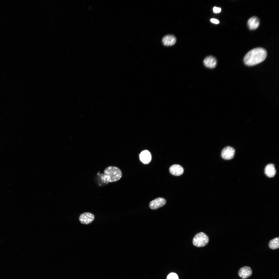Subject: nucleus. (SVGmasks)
<instances>
[{
    "mask_svg": "<svg viewBox=\"0 0 279 279\" xmlns=\"http://www.w3.org/2000/svg\"><path fill=\"white\" fill-rule=\"evenodd\" d=\"M210 21L216 24H218L219 23V21L218 20L214 18L211 19H210Z\"/></svg>",
    "mask_w": 279,
    "mask_h": 279,
    "instance_id": "17",
    "label": "nucleus"
},
{
    "mask_svg": "<svg viewBox=\"0 0 279 279\" xmlns=\"http://www.w3.org/2000/svg\"><path fill=\"white\" fill-rule=\"evenodd\" d=\"M209 241L208 236L204 233L201 232L195 236L192 240V243L196 247H202L206 246Z\"/></svg>",
    "mask_w": 279,
    "mask_h": 279,
    "instance_id": "3",
    "label": "nucleus"
},
{
    "mask_svg": "<svg viewBox=\"0 0 279 279\" xmlns=\"http://www.w3.org/2000/svg\"><path fill=\"white\" fill-rule=\"evenodd\" d=\"M169 171L172 175L179 176L182 175L184 172V169L181 166L178 164L172 165L169 168Z\"/></svg>",
    "mask_w": 279,
    "mask_h": 279,
    "instance_id": "12",
    "label": "nucleus"
},
{
    "mask_svg": "<svg viewBox=\"0 0 279 279\" xmlns=\"http://www.w3.org/2000/svg\"><path fill=\"white\" fill-rule=\"evenodd\" d=\"M213 10L214 13H219L221 11V9L220 8L215 6L213 9Z\"/></svg>",
    "mask_w": 279,
    "mask_h": 279,
    "instance_id": "16",
    "label": "nucleus"
},
{
    "mask_svg": "<svg viewBox=\"0 0 279 279\" xmlns=\"http://www.w3.org/2000/svg\"><path fill=\"white\" fill-rule=\"evenodd\" d=\"M235 150L233 147L228 146L224 147L221 152V156L224 159L228 160L233 159L234 157Z\"/></svg>",
    "mask_w": 279,
    "mask_h": 279,
    "instance_id": "6",
    "label": "nucleus"
},
{
    "mask_svg": "<svg viewBox=\"0 0 279 279\" xmlns=\"http://www.w3.org/2000/svg\"><path fill=\"white\" fill-rule=\"evenodd\" d=\"M166 203V200L164 198L159 197L151 201L149 203L150 208L155 210L164 205Z\"/></svg>",
    "mask_w": 279,
    "mask_h": 279,
    "instance_id": "5",
    "label": "nucleus"
},
{
    "mask_svg": "<svg viewBox=\"0 0 279 279\" xmlns=\"http://www.w3.org/2000/svg\"><path fill=\"white\" fill-rule=\"evenodd\" d=\"M139 157L140 161L145 164L149 163L151 160V154L150 152L147 150L142 151L140 153Z\"/></svg>",
    "mask_w": 279,
    "mask_h": 279,
    "instance_id": "11",
    "label": "nucleus"
},
{
    "mask_svg": "<svg viewBox=\"0 0 279 279\" xmlns=\"http://www.w3.org/2000/svg\"><path fill=\"white\" fill-rule=\"evenodd\" d=\"M122 175L121 170L118 167L115 166H109L106 168L104 174H101L98 176L101 183L108 184L109 182H115L119 180Z\"/></svg>",
    "mask_w": 279,
    "mask_h": 279,
    "instance_id": "2",
    "label": "nucleus"
},
{
    "mask_svg": "<svg viewBox=\"0 0 279 279\" xmlns=\"http://www.w3.org/2000/svg\"><path fill=\"white\" fill-rule=\"evenodd\" d=\"M252 274V271L250 267L246 266L241 268L238 272L239 276L243 279H246L250 277Z\"/></svg>",
    "mask_w": 279,
    "mask_h": 279,
    "instance_id": "7",
    "label": "nucleus"
},
{
    "mask_svg": "<svg viewBox=\"0 0 279 279\" xmlns=\"http://www.w3.org/2000/svg\"><path fill=\"white\" fill-rule=\"evenodd\" d=\"M269 247L272 250L278 249L279 247V237L275 238L270 241L268 244Z\"/></svg>",
    "mask_w": 279,
    "mask_h": 279,
    "instance_id": "14",
    "label": "nucleus"
},
{
    "mask_svg": "<svg viewBox=\"0 0 279 279\" xmlns=\"http://www.w3.org/2000/svg\"><path fill=\"white\" fill-rule=\"evenodd\" d=\"M203 63L205 66L208 68H214L217 65V60L215 57L212 56H208L204 59Z\"/></svg>",
    "mask_w": 279,
    "mask_h": 279,
    "instance_id": "8",
    "label": "nucleus"
},
{
    "mask_svg": "<svg viewBox=\"0 0 279 279\" xmlns=\"http://www.w3.org/2000/svg\"><path fill=\"white\" fill-rule=\"evenodd\" d=\"M176 38L174 35L168 34L165 35L162 38V41L163 44L166 46L174 45L176 42Z\"/></svg>",
    "mask_w": 279,
    "mask_h": 279,
    "instance_id": "9",
    "label": "nucleus"
},
{
    "mask_svg": "<svg viewBox=\"0 0 279 279\" xmlns=\"http://www.w3.org/2000/svg\"><path fill=\"white\" fill-rule=\"evenodd\" d=\"M267 56V52L264 48L258 47L249 51L243 59L244 64L248 66L256 65L263 61Z\"/></svg>",
    "mask_w": 279,
    "mask_h": 279,
    "instance_id": "1",
    "label": "nucleus"
},
{
    "mask_svg": "<svg viewBox=\"0 0 279 279\" xmlns=\"http://www.w3.org/2000/svg\"><path fill=\"white\" fill-rule=\"evenodd\" d=\"M260 21L259 18L256 16H253L249 19L247 22V25L249 29L254 30L259 26Z\"/></svg>",
    "mask_w": 279,
    "mask_h": 279,
    "instance_id": "10",
    "label": "nucleus"
},
{
    "mask_svg": "<svg viewBox=\"0 0 279 279\" xmlns=\"http://www.w3.org/2000/svg\"><path fill=\"white\" fill-rule=\"evenodd\" d=\"M95 219V216L90 212H86L81 214L79 220L81 223L83 224H88L92 223Z\"/></svg>",
    "mask_w": 279,
    "mask_h": 279,
    "instance_id": "4",
    "label": "nucleus"
},
{
    "mask_svg": "<svg viewBox=\"0 0 279 279\" xmlns=\"http://www.w3.org/2000/svg\"><path fill=\"white\" fill-rule=\"evenodd\" d=\"M265 173L268 177H274L276 173V170L274 165L272 164L267 165L265 169Z\"/></svg>",
    "mask_w": 279,
    "mask_h": 279,
    "instance_id": "13",
    "label": "nucleus"
},
{
    "mask_svg": "<svg viewBox=\"0 0 279 279\" xmlns=\"http://www.w3.org/2000/svg\"><path fill=\"white\" fill-rule=\"evenodd\" d=\"M167 279H179L176 273H172L168 274Z\"/></svg>",
    "mask_w": 279,
    "mask_h": 279,
    "instance_id": "15",
    "label": "nucleus"
}]
</instances>
